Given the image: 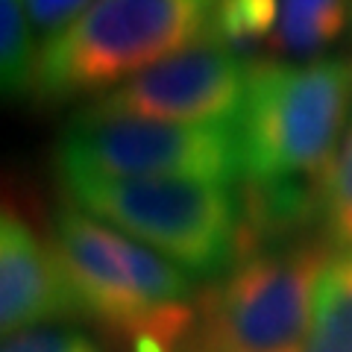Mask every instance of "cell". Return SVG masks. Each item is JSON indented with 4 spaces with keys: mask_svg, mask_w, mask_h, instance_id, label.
Returning a JSON list of instances; mask_svg holds the SVG:
<instances>
[{
    "mask_svg": "<svg viewBox=\"0 0 352 352\" xmlns=\"http://www.w3.org/2000/svg\"><path fill=\"white\" fill-rule=\"evenodd\" d=\"M62 185L88 179H208L232 185L241 176L232 124H164L144 118L94 120L74 115L56 144Z\"/></svg>",
    "mask_w": 352,
    "mask_h": 352,
    "instance_id": "cell-6",
    "label": "cell"
},
{
    "mask_svg": "<svg viewBox=\"0 0 352 352\" xmlns=\"http://www.w3.org/2000/svg\"><path fill=\"white\" fill-rule=\"evenodd\" d=\"M36 32L21 0H0V82L6 100L32 97L36 85Z\"/></svg>",
    "mask_w": 352,
    "mask_h": 352,
    "instance_id": "cell-11",
    "label": "cell"
},
{
    "mask_svg": "<svg viewBox=\"0 0 352 352\" xmlns=\"http://www.w3.org/2000/svg\"><path fill=\"white\" fill-rule=\"evenodd\" d=\"M352 103V62L252 59L235 120L247 185H323Z\"/></svg>",
    "mask_w": 352,
    "mask_h": 352,
    "instance_id": "cell-2",
    "label": "cell"
},
{
    "mask_svg": "<svg viewBox=\"0 0 352 352\" xmlns=\"http://www.w3.org/2000/svg\"><path fill=\"white\" fill-rule=\"evenodd\" d=\"M21 3H24L32 32L41 41H50L65 27H71L94 0H21Z\"/></svg>",
    "mask_w": 352,
    "mask_h": 352,
    "instance_id": "cell-15",
    "label": "cell"
},
{
    "mask_svg": "<svg viewBox=\"0 0 352 352\" xmlns=\"http://www.w3.org/2000/svg\"><path fill=\"white\" fill-rule=\"evenodd\" d=\"M217 0H94L41 44L32 100L62 106L118 88L135 74L212 38Z\"/></svg>",
    "mask_w": 352,
    "mask_h": 352,
    "instance_id": "cell-3",
    "label": "cell"
},
{
    "mask_svg": "<svg viewBox=\"0 0 352 352\" xmlns=\"http://www.w3.org/2000/svg\"><path fill=\"white\" fill-rule=\"evenodd\" d=\"M326 241L300 238L241 252L197 300L191 344L203 352H305Z\"/></svg>",
    "mask_w": 352,
    "mask_h": 352,
    "instance_id": "cell-5",
    "label": "cell"
},
{
    "mask_svg": "<svg viewBox=\"0 0 352 352\" xmlns=\"http://www.w3.org/2000/svg\"><path fill=\"white\" fill-rule=\"evenodd\" d=\"M250 62L241 50L206 38L124 85L97 94L76 115L94 120L144 118L164 124H232L247 94Z\"/></svg>",
    "mask_w": 352,
    "mask_h": 352,
    "instance_id": "cell-7",
    "label": "cell"
},
{
    "mask_svg": "<svg viewBox=\"0 0 352 352\" xmlns=\"http://www.w3.org/2000/svg\"><path fill=\"white\" fill-rule=\"evenodd\" d=\"M305 352H352V256L326 261Z\"/></svg>",
    "mask_w": 352,
    "mask_h": 352,
    "instance_id": "cell-10",
    "label": "cell"
},
{
    "mask_svg": "<svg viewBox=\"0 0 352 352\" xmlns=\"http://www.w3.org/2000/svg\"><path fill=\"white\" fill-rule=\"evenodd\" d=\"M182 352H203L200 346H197V344H191V340H188V344H185V349Z\"/></svg>",
    "mask_w": 352,
    "mask_h": 352,
    "instance_id": "cell-16",
    "label": "cell"
},
{
    "mask_svg": "<svg viewBox=\"0 0 352 352\" xmlns=\"http://www.w3.org/2000/svg\"><path fill=\"white\" fill-rule=\"evenodd\" d=\"M352 0H279V18L270 47L279 56L308 59L344 32Z\"/></svg>",
    "mask_w": 352,
    "mask_h": 352,
    "instance_id": "cell-9",
    "label": "cell"
},
{
    "mask_svg": "<svg viewBox=\"0 0 352 352\" xmlns=\"http://www.w3.org/2000/svg\"><path fill=\"white\" fill-rule=\"evenodd\" d=\"M71 206L194 279L217 282L241 256V194L226 182L153 176L65 185Z\"/></svg>",
    "mask_w": 352,
    "mask_h": 352,
    "instance_id": "cell-4",
    "label": "cell"
},
{
    "mask_svg": "<svg viewBox=\"0 0 352 352\" xmlns=\"http://www.w3.org/2000/svg\"><path fill=\"white\" fill-rule=\"evenodd\" d=\"M82 317L71 276L53 241H44L12 208L0 217V329L30 332Z\"/></svg>",
    "mask_w": 352,
    "mask_h": 352,
    "instance_id": "cell-8",
    "label": "cell"
},
{
    "mask_svg": "<svg viewBox=\"0 0 352 352\" xmlns=\"http://www.w3.org/2000/svg\"><path fill=\"white\" fill-rule=\"evenodd\" d=\"M0 352H103L94 338L71 326H44L9 335Z\"/></svg>",
    "mask_w": 352,
    "mask_h": 352,
    "instance_id": "cell-14",
    "label": "cell"
},
{
    "mask_svg": "<svg viewBox=\"0 0 352 352\" xmlns=\"http://www.w3.org/2000/svg\"><path fill=\"white\" fill-rule=\"evenodd\" d=\"M320 229L329 247L340 256H352V124L323 182Z\"/></svg>",
    "mask_w": 352,
    "mask_h": 352,
    "instance_id": "cell-12",
    "label": "cell"
},
{
    "mask_svg": "<svg viewBox=\"0 0 352 352\" xmlns=\"http://www.w3.org/2000/svg\"><path fill=\"white\" fill-rule=\"evenodd\" d=\"M279 0H217L212 18V38L244 50L256 41L273 38Z\"/></svg>",
    "mask_w": 352,
    "mask_h": 352,
    "instance_id": "cell-13",
    "label": "cell"
},
{
    "mask_svg": "<svg viewBox=\"0 0 352 352\" xmlns=\"http://www.w3.org/2000/svg\"><path fill=\"white\" fill-rule=\"evenodd\" d=\"M53 244L91 320L129 352H182L197 329L194 282L176 264L118 229L62 206Z\"/></svg>",
    "mask_w": 352,
    "mask_h": 352,
    "instance_id": "cell-1",
    "label": "cell"
}]
</instances>
